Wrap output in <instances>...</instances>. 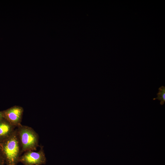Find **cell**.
I'll return each instance as SVG.
<instances>
[{
    "label": "cell",
    "instance_id": "cell-1",
    "mask_svg": "<svg viewBox=\"0 0 165 165\" xmlns=\"http://www.w3.org/2000/svg\"><path fill=\"white\" fill-rule=\"evenodd\" d=\"M0 151L7 165H16L21 149L16 129L10 136L0 141Z\"/></svg>",
    "mask_w": 165,
    "mask_h": 165
},
{
    "label": "cell",
    "instance_id": "cell-2",
    "mask_svg": "<svg viewBox=\"0 0 165 165\" xmlns=\"http://www.w3.org/2000/svg\"><path fill=\"white\" fill-rule=\"evenodd\" d=\"M21 152L36 150L38 146V134L31 127L21 125L16 128Z\"/></svg>",
    "mask_w": 165,
    "mask_h": 165
},
{
    "label": "cell",
    "instance_id": "cell-3",
    "mask_svg": "<svg viewBox=\"0 0 165 165\" xmlns=\"http://www.w3.org/2000/svg\"><path fill=\"white\" fill-rule=\"evenodd\" d=\"M24 109L15 106L2 111L3 118L16 128L21 125Z\"/></svg>",
    "mask_w": 165,
    "mask_h": 165
},
{
    "label": "cell",
    "instance_id": "cell-4",
    "mask_svg": "<svg viewBox=\"0 0 165 165\" xmlns=\"http://www.w3.org/2000/svg\"><path fill=\"white\" fill-rule=\"evenodd\" d=\"M20 160L25 165H38L45 162V157L43 149L41 148L37 152L29 151L25 152Z\"/></svg>",
    "mask_w": 165,
    "mask_h": 165
},
{
    "label": "cell",
    "instance_id": "cell-5",
    "mask_svg": "<svg viewBox=\"0 0 165 165\" xmlns=\"http://www.w3.org/2000/svg\"><path fill=\"white\" fill-rule=\"evenodd\" d=\"M16 128L5 119L1 120L0 121V141L10 136Z\"/></svg>",
    "mask_w": 165,
    "mask_h": 165
},
{
    "label": "cell",
    "instance_id": "cell-6",
    "mask_svg": "<svg viewBox=\"0 0 165 165\" xmlns=\"http://www.w3.org/2000/svg\"><path fill=\"white\" fill-rule=\"evenodd\" d=\"M156 94L157 97L153 98V100L158 99L160 101L161 105H163L165 102V87L163 86L159 88L158 93Z\"/></svg>",
    "mask_w": 165,
    "mask_h": 165
},
{
    "label": "cell",
    "instance_id": "cell-7",
    "mask_svg": "<svg viewBox=\"0 0 165 165\" xmlns=\"http://www.w3.org/2000/svg\"><path fill=\"white\" fill-rule=\"evenodd\" d=\"M5 163L4 158L0 151V165H5Z\"/></svg>",
    "mask_w": 165,
    "mask_h": 165
},
{
    "label": "cell",
    "instance_id": "cell-8",
    "mask_svg": "<svg viewBox=\"0 0 165 165\" xmlns=\"http://www.w3.org/2000/svg\"><path fill=\"white\" fill-rule=\"evenodd\" d=\"M3 119L2 112L0 111V121Z\"/></svg>",
    "mask_w": 165,
    "mask_h": 165
}]
</instances>
